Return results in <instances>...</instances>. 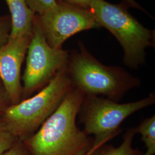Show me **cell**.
Here are the masks:
<instances>
[{"label":"cell","mask_w":155,"mask_h":155,"mask_svg":"<svg viewBox=\"0 0 155 155\" xmlns=\"http://www.w3.org/2000/svg\"><path fill=\"white\" fill-rule=\"evenodd\" d=\"M84 96L73 87L39 129L23 140L32 155H84L92 149L94 139L76 124Z\"/></svg>","instance_id":"6da1fadb"},{"label":"cell","mask_w":155,"mask_h":155,"mask_svg":"<svg viewBox=\"0 0 155 155\" xmlns=\"http://www.w3.org/2000/svg\"><path fill=\"white\" fill-rule=\"evenodd\" d=\"M78 50L70 52L67 72L74 88L84 95H103L118 102L141 81L120 67L108 66L98 61L78 41Z\"/></svg>","instance_id":"7a4b0ae2"},{"label":"cell","mask_w":155,"mask_h":155,"mask_svg":"<svg viewBox=\"0 0 155 155\" xmlns=\"http://www.w3.org/2000/svg\"><path fill=\"white\" fill-rule=\"evenodd\" d=\"M121 3L93 0L89 7L96 22L112 33L124 50L126 66L137 69L145 63V50L154 45L155 32L144 27Z\"/></svg>","instance_id":"3957f363"},{"label":"cell","mask_w":155,"mask_h":155,"mask_svg":"<svg viewBox=\"0 0 155 155\" xmlns=\"http://www.w3.org/2000/svg\"><path fill=\"white\" fill-rule=\"evenodd\" d=\"M66 69L58 72L33 97L9 106L3 111L2 118L17 139L23 141L33 135L73 88Z\"/></svg>","instance_id":"277c9868"},{"label":"cell","mask_w":155,"mask_h":155,"mask_svg":"<svg viewBox=\"0 0 155 155\" xmlns=\"http://www.w3.org/2000/svg\"><path fill=\"white\" fill-rule=\"evenodd\" d=\"M155 102L154 93L142 100L126 104L105 97L85 95L78 116L84 125V132L94 136V146L102 145L122 131L121 124L127 117Z\"/></svg>","instance_id":"5b68a950"},{"label":"cell","mask_w":155,"mask_h":155,"mask_svg":"<svg viewBox=\"0 0 155 155\" xmlns=\"http://www.w3.org/2000/svg\"><path fill=\"white\" fill-rule=\"evenodd\" d=\"M70 52L48 44L39 25L33 21L32 38L27 52L21 79L22 95L28 97L48 84L58 72L66 69Z\"/></svg>","instance_id":"8992f818"},{"label":"cell","mask_w":155,"mask_h":155,"mask_svg":"<svg viewBox=\"0 0 155 155\" xmlns=\"http://www.w3.org/2000/svg\"><path fill=\"white\" fill-rule=\"evenodd\" d=\"M48 44L62 48L67 39L76 33L100 28L91 11L79 6L57 0L56 5L41 15H35Z\"/></svg>","instance_id":"52a82bcc"},{"label":"cell","mask_w":155,"mask_h":155,"mask_svg":"<svg viewBox=\"0 0 155 155\" xmlns=\"http://www.w3.org/2000/svg\"><path fill=\"white\" fill-rule=\"evenodd\" d=\"M31 38L32 34L12 39L0 48V79L11 105L21 101V67Z\"/></svg>","instance_id":"ba28073f"},{"label":"cell","mask_w":155,"mask_h":155,"mask_svg":"<svg viewBox=\"0 0 155 155\" xmlns=\"http://www.w3.org/2000/svg\"><path fill=\"white\" fill-rule=\"evenodd\" d=\"M11 13L12 29L9 40L31 35L35 14L28 8L26 0H5Z\"/></svg>","instance_id":"9c48e42d"},{"label":"cell","mask_w":155,"mask_h":155,"mask_svg":"<svg viewBox=\"0 0 155 155\" xmlns=\"http://www.w3.org/2000/svg\"><path fill=\"white\" fill-rule=\"evenodd\" d=\"M136 133V128H129L124 134L123 142L119 147L116 148L104 144L95 150L92 155H143L142 151L132 147L133 138Z\"/></svg>","instance_id":"30bf717a"},{"label":"cell","mask_w":155,"mask_h":155,"mask_svg":"<svg viewBox=\"0 0 155 155\" xmlns=\"http://www.w3.org/2000/svg\"><path fill=\"white\" fill-rule=\"evenodd\" d=\"M136 128L137 133L141 136L147 151L144 155H153L155 153V116L147 118Z\"/></svg>","instance_id":"8fae6325"},{"label":"cell","mask_w":155,"mask_h":155,"mask_svg":"<svg viewBox=\"0 0 155 155\" xmlns=\"http://www.w3.org/2000/svg\"><path fill=\"white\" fill-rule=\"evenodd\" d=\"M17 140L6 126L0 113V155L9 150Z\"/></svg>","instance_id":"7c38bea8"},{"label":"cell","mask_w":155,"mask_h":155,"mask_svg":"<svg viewBox=\"0 0 155 155\" xmlns=\"http://www.w3.org/2000/svg\"><path fill=\"white\" fill-rule=\"evenodd\" d=\"M26 2L35 15H41L54 8L57 0H26Z\"/></svg>","instance_id":"4fadbf2b"},{"label":"cell","mask_w":155,"mask_h":155,"mask_svg":"<svg viewBox=\"0 0 155 155\" xmlns=\"http://www.w3.org/2000/svg\"><path fill=\"white\" fill-rule=\"evenodd\" d=\"M11 17H0V48L8 43L11 32Z\"/></svg>","instance_id":"5bb4252c"},{"label":"cell","mask_w":155,"mask_h":155,"mask_svg":"<svg viewBox=\"0 0 155 155\" xmlns=\"http://www.w3.org/2000/svg\"><path fill=\"white\" fill-rule=\"evenodd\" d=\"M2 155H32L24 141L18 139L9 150Z\"/></svg>","instance_id":"9a60e30c"},{"label":"cell","mask_w":155,"mask_h":155,"mask_svg":"<svg viewBox=\"0 0 155 155\" xmlns=\"http://www.w3.org/2000/svg\"><path fill=\"white\" fill-rule=\"evenodd\" d=\"M11 105V102L6 94L5 89L3 84H0V113H2L3 111Z\"/></svg>","instance_id":"2e32d148"},{"label":"cell","mask_w":155,"mask_h":155,"mask_svg":"<svg viewBox=\"0 0 155 155\" xmlns=\"http://www.w3.org/2000/svg\"><path fill=\"white\" fill-rule=\"evenodd\" d=\"M64 2L72 5L79 6L83 8L89 9V7L93 0H61Z\"/></svg>","instance_id":"e0dca14e"},{"label":"cell","mask_w":155,"mask_h":155,"mask_svg":"<svg viewBox=\"0 0 155 155\" xmlns=\"http://www.w3.org/2000/svg\"><path fill=\"white\" fill-rule=\"evenodd\" d=\"M121 4L125 6L126 7H127V8H133L139 9L141 11L144 12L145 14H147L150 16H151L150 14L148 13V12L146 11L142 6L140 5L135 0H121Z\"/></svg>","instance_id":"ac0fdd59"},{"label":"cell","mask_w":155,"mask_h":155,"mask_svg":"<svg viewBox=\"0 0 155 155\" xmlns=\"http://www.w3.org/2000/svg\"><path fill=\"white\" fill-rule=\"evenodd\" d=\"M102 146V145H101ZM101 147V145H95V146H94L93 148H92V149L90 150V151H89V152H87V153H86L85 155H93V153H94V151L95 150H97V149H98L99 147Z\"/></svg>","instance_id":"d6986e66"}]
</instances>
